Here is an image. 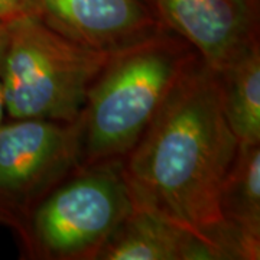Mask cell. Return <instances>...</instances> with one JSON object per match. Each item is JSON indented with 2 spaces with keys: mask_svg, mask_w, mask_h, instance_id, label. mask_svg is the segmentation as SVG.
<instances>
[{
  "mask_svg": "<svg viewBox=\"0 0 260 260\" xmlns=\"http://www.w3.org/2000/svg\"><path fill=\"white\" fill-rule=\"evenodd\" d=\"M95 260H223V256L184 227L133 207Z\"/></svg>",
  "mask_w": 260,
  "mask_h": 260,
  "instance_id": "obj_8",
  "label": "cell"
},
{
  "mask_svg": "<svg viewBox=\"0 0 260 260\" xmlns=\"http://www.w3.org/2000/svg\"><path fill=\"white\" fill-rule=\"evenodd\" d=\"M162 25L214 73L260 41V0H150Z\"/></svg>",
  "mask_w": 260,
  "mask_h": 260,
  "instance_id": "obj_6",
  "label": "cell"
},
{
  "mask_svg": "<svg viewBox=\"0 0 260 260\" xmlns=\"http://www.w3.org/2000/svg\"><path fill=\"white\" fill-rule=\"evenodd\" d=\"M220 214L234 259L259 260L260 143H239L220 191Z\"/></svg>",
  "mask_w": 260,
  "mask_h": 260,
  "instance_id": "obj_9",
  "label": "cell"
},
{
  "mask_svg": "<svg viewBox=\"0 0 260 260\" xmlns=\"http://www.w3.org/2000/svg\"><path fill=\"white\" fill-rule=\"evenodd\" d=\"M48 28L78 45L117 52L159 32L162 25L148 0H29Z\"/></svg>",
  "mask_w": 260,
  "mask_h": 260,
  "instance_id": "obj_7",
  "label": "cell"
},
{
  "mask_svg": "<svg viewBox=\"0 0 260 260\" xmlns=\"http://www.w3.org/2000/svg\"><path fill=\"white\" fill-rule=\"evenodd\" d=\"M25 15H34L29 0H0V20L12 22Z\"/></svg>",
  "mask_w": 260,
  "mask_h": 260,
  "instance_id": "obj_11",
  "label": "cell"
},
{
  "mask_svg": "<svg viewBox=\"0 0 260 260\" xmlns=\"http://www.w3.org/2000/svg\"><path fill=\"white\" fill-rule=\"evenodd\" d=\"M132 211L123 159L83 165L37 205L19 240L28 259L95 260Z\"/></svg>",
  "mask_w": 260,
  "mask_h": 260,
  "instance_id": "obj_4",
  "label": "cell"
},
{
  "mask_svg": "<svg viewBox=\"0 0 260 260\" xmlns=\"http://www.w3.org/2000/svg\"><path fill=\"white\" fill-rule=\"evenodd\" d=\"M78 167L74 121H2L0 225L20 237L37 205Z\"/></svg>",
  "mask_w": 260,
  "mask_h": 260,
  "instance_id": "obj_5",
  "label": "cell"
},
{
  "mask_svg": "<svg viewBox=\"0 0 260 260\" xmlns=\"http://www.w3.org/2000/svg\"><path fill=\"white\" fill-rule=\"evenodd\" d=\"M237 148L217 74L198 58L123 158L133 207L194 233L223 260H236L220 214V191Z\"/></svg>",
  "mask_w": 260,
  "mask_h": 260,
  "instance_id": "obj_1",
  "label": "cell"
},
{
  "mask_svg": "<svg viewBox=\"0 0 260 260\" xmlns=\"http://www.w3.org/2000/svg\"><path fill=\"white\" fill-rule=\"evenodd\" d=\"M8 44V25L6 22L0 20V123L5 121L6 109H5V99H3V61Z\"/></svg>",
  "mask_w": 260,
  "mask_h": 260,
  "instance_id": "obj_12",
  "label": "cell"
},
{
  "mask_svg": "<svg viewBox=\"0 0 260 260\" xmlns=\"http://www.w3.org/2000/svg\"><path fill=\"white\" fill-rule=\"evenodd\" d=\"M215 74L224 119L237 142L260 143V41Z\"/></svg>",
  "mask_w": 260,
  "mask_h": 260,
  "instance_id": "obj_10",
  "label": "cell"
},
{
  "mask_svg": "<svg viewBox=\"0 0 260 260\" xmlns=\"http://www.w3.org/2000/svg\"><path fill=\"white\" fill-rule=\"evenodd\" d=\"M148 2H149V3H150V0H148ZM150 5H152V3H150Z\"/></svg>",
  "mask_w": 260,
  "mask_h": 260,
  "instance_id": "obj_13",
  "label": "cell"
},
{
  "mask_svg": "<svg viewBox=\"0 0 260 260\" xmlns=\"http://www.w3.org/2000/svg\"><path fill=\"white\" fill-rule=\"evenodd\" d=\"M198 58L168 28L113 52L74 121L80 167L124 158Z\"/></svg>",
  "mask_w": 260,
  "mask_h": 260,
  "instance_id": "obj_2",
  "label": "cell"
},
{
  "mask_svg": "<svg viewBox=\"0 0 260 260\" xmlns=\"http://www.w3.org/2000/svg\"><path fill=\"white\" fill-rule=\"evenodd\" d=\"M3 99L10 119L73 123L110 52L78 45L35 15L8 22Z\"/></svg>",
  "mask_w": 260,
  "mask_h": 260,
  "instance_id": "obj_3",
  "label": "cell"
}]
</instances>
